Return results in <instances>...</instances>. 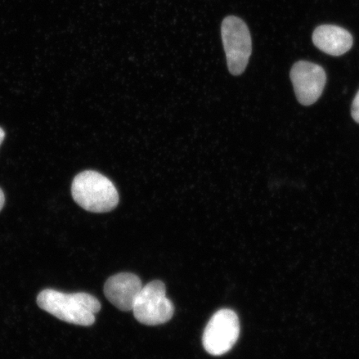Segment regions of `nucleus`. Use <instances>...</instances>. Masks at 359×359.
I'll use <instances>...</instances> for the list:
<instances>
[{
  "instance_id": "obj_7",
  "label": "nucleus",
  "mask_w": 359,
  "mask_h": 359,
  "mask_svg": "<svg viewBox=\"0 0 359 359\" xmlns=\"http://www.w3.org/2000/svg\"><path fill=\"white\" fill-rule=\"evenodd\" d=\"M142 283L132 273H120L109 278L104 285L107 299L124 312L133 311L135 302L142 289Z\"/></svg>"
},
{
  "instance_id": "obj_3",
  "label": "nucleus",
  "mask_w": 359,
  "mask_h": 359,
  "mask_svg": "<svg viewBox=\"0 0 359 359\" xmlns=\"http://www.w3.org/2000/svg\"><path fill=\"white\" fill-rule=\"evenodd\" d=\"M222 37L229 71L234 76L243 74L252 53L248 26L240 18L228 16L222 22Z\"/></svg>"
},
{
  "instance_id": "obj_2",
  "label": "nucleus",
  "mask_w": 359,
  "mask_h": 359,
  "mask_svg": "<svg viewBox=\"0 0 359 359\" xmlns=\"http://www.w3.org/2000/svg\"><path fill=\"white\" fill-rule=\"evenodd\" d=\"M72 196L81 208L94 213H104L119 203L118 191L111 180L94 170H85L74 179Z\"/></svg>"
},
{
  "instance_id": "obj_1",
  "label": "nucleus",
  "mask_w": 359,
  "mask_h": 359,
  "mask_svg": "<svg viewBox=\"0 0 359 359\" xmlns=\"http://www.w3.org/2000/svg\"><path fill=\"white\" fill-rule=\"evenodd\" d=\"M40 309L62 321L76 325L90 326L95 323V314L101 304L87 293L65 294L55 290H44L37 298Z\"/></svg>"
},
{
  "instance_id": "obj_10",
  "label": "nucleus",
  "mask_w": 359,
  "mask_h": 359,
  "mask_svg": "<svg viewBox=\"0 0 359 359\" xmlns=\"http://www.w3.org/2000/svg\"><path fill=\"white\" fill-rule=\"evenodd\" d=\"M4 202H6V196H4L2 189L0 188V210L3 209Z\"/></svg>"
},
{
  "instance_id": "obj_8",
  "label": "nucleus",
  "mask_w": 359,
  "mask_h": 359,
  "mask_svg": "<svg viewBox=\"0 0 359 359\" xmlns=\"http://www.w3.org/2000/svg\"><path fill=\"white\" fill-rule=\"evenodd\" d=\"M313 43L322 52L341 56L351 49L353 40L348 30L335 25H321L314 30Z\"/></svg>"
},
{
  "instance_id": "obj_4",
  "label": "nucleus",
  "mask_w": 359,
  "mask_h": 359,
  "mask_svg": "<svg viewBox=\"0 0 359 359\" xmlns=\"http://www.w3.org/2000/svg\"><path fill=\"white\" fill-rule=\"evenodd\" d=\"M133 311L142 325L154 326L168 322L173 316L174 305L167 297L163 283L155 280L143 286Z\"/></svg>"
},
{
  "instance_id": "obj_6",
  "label": "nucleus",
  "mask_w": 359,
  "mask_h": 359,
  "mask_svg": "<svg viewBox=\"0 0 359 359\" xmlns=\"http://www.w3.org/2000/svg\"><path fill=\"white\" fill-rule=\"evenodd\" d=\"M291 82L300 104L311 106L322 95L326 84V73L320 65L299 61L292 67Z\"/></svg>"
},
{
  "instance_id": "obj_11",
  "label": "nucleus",
  "mask_w": 359,
  "mask_h": 359,
  "mask_svg": "<svg viewBox=\"0 0 359 359\" xmlns=\"http://www.w3.org/2000/svg\"><path fill=\"white\" fill-rule=\"evenodd\" d=\"M4 137H6V133H4L3 128H0V145L2 144Z\"/></svg>"
},
{
  "instance_id": "obj_5",
  "label": "nucleus",
  "mask_w": 359,
  "mask_h": 359,
  "mask_svg": "<svg viewBox=\"0 0 359 359\" xmlns=\"http://www.w3.org/2000/svg\"><path fill=\"white\" fill-rule=\"evenodd\" d=\"M241 332L239 318L231 309H223L210 318L202 337L205 351L222 356L234 346Z\"/></svg>"
},
{
  "instance_id": "obj_9",
  "label": "nucleus",
  "mask_w": 359,
  "mask_h": 359,
  "mask_svg": "<svg viewBox=\"0 0 359 359\" xmlns=\"http://www.w3.org/2000/svg\"><path fill=\"white\" fill-rule=\"evenodd\" d=\"M352 116L356 123H359V91L357 93L352 105Z\"/></svg>"
}]
</instances>
